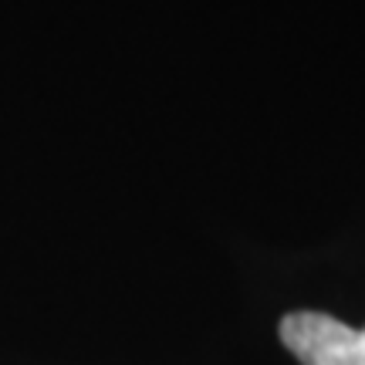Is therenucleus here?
Listing matches in <instances>:
<instances>
[{
  "label": "nucleus",
  "instance_id": "f257e3e1",
  "mask_svg": "<svg viewBox=\"0 0 365 365\" xmlns=\"http://www.w3.org/2000/svg\"><path fill=\"white\" fill-rule=\"evenodd\" d=\"M281 341L301 365H365V328L322 312H294L281 322Z\"/></svg>",
  "mask_w": 365,
  "mask_h": 365
}]
</instances>
